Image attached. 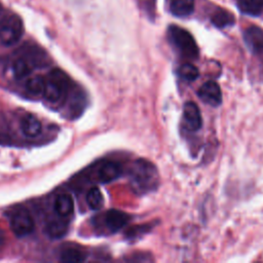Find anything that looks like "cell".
I'll list each match as a JSON object with an SVG mask.
<instances>
[{"mask_svg": "<svg viewBox=\"0 0 263 263\" xmlns=\"http://www.w3.org/2000/svg\"><path fill=\"white\" fill-rule=\"evenodd\" d=\"M129 181L133 190L137 194H146L157 189L159 174L152 162L146 159H138L130 167Z\"/></svg>", "mask_w": 263, "mask_h": 263, "instance_id": "1", "label": "cell"}, {"mask_svg": "<svg viewBox=\"0 0 263 263\" xmlns=\"http://www.w3.org/2000/svg\"><path fill=\"white\" fill-rule=\"evenodd\" d=\"M168 39L182 57L189 60L198 59V46L193 36L187 30L175 25L171 26L168 28Z\"/></svg>", "mask_w": 263, "mask_h": 263, "instance_id": "2", "label": "cell"}, {"mask_svg": "<svg viewBox=\"0 0 263 263\" xmlns=\"http://www.w3.org/2000/svg\"><path fill=\"white\" fill-rule=\"evenodd\" d=\"M69 85V77L62 70L54 69L49 73L46 79L43 96L47 101L51 103L59 102L66 95Z\"/></svg>", "mask_w": 263, "mask_h": 263, "instance_id": "3", "label": "cell"}, {"mask_svg": "<svg viewBox=\"0 0 263 263\" xmlns=\"http://www.w3.org/2000/svg\"><path fill=\"white\" fill-rule=\"evenodd\" d=\"M24 34V25L16 14H8L0 21V44L11 46L15 44Z\"/></svg>", "mask_w": 263, "mask_h": 263, "instance_id": "4", "label": "cell"}, {"mask_svg": "<svg viewBox=\"0 0 263 263\" xmlns=\"http://www.w3.org/2000/svg\"><path fill=\"white\" fill-rule=\"evenodd\" d=\"M10 227L16 236L23 237L34 230V221L28 211L20 210L12 216Z\"/></svg>", "mask_w": 263, "mask_h": 263, "instance_id": "5", "label": "cell"}, {"mask_svg": "<svg viewBox=\"0 0 263 263\" xmlns=\"http://www.w3.org/2000/svg\"><path fill=\"white\" fill-rule=\"evenodd\" d=\"M197 96L203 103L212 107H218L222 103L221 87L214 80H209L204 82L199 87L197 91Z\"/></svg>", "mask_w": 263, "mask_h": 263, "instance_id": "6", "label": "cell"}, {"mask_svg": "<svg viewBox=\"0 0 263 263\" xmlns=\"http://www.w3.org/2000/svg\"><path fill=\"white\" fill-rule=\"evenodd\" d=\"M183 117L187 129L197 132L202 125V117L198 106L194 102H187L183 108Z\"/></svg>", "mask_w": 263, "mask_h": 263, "instance_id": "7", "label": "cell"}, {"mask_svg": "<svg viewBox=\"0 0 263 263\" xmlns=\"http://www.w3.org/2000/svg\"><path fill=\"white\" fill-rule=\"evenodd\" d=\"M243 41L253 53L263 51V30L258 26H251L243 32Z\"/></svg>", "mask_w": 263, "mask_h": 263, "instance_id": "8", "label": "cell"}, {"mask_svg": "<svg viewBox=\"0 0 263 263\" xmlns=\"http://www.w3.org/2000/svg\"><path fill=\"white\" fill-rule=\"evenodd\" d=\"M129 220V216L119 210H110L105 215V224L111 232H116L123 228Z\"/></svg>", "mask_w": 263, "mask_h": 263, "instance_id": "9", "label": "cell"}, {"mask_svg": "<svg viewBox=\"0 0 263 263\" xmlns=\"http://www.w3.org/2000/svg\"><path fill=\"white\" fill-rule=\"evenodd\" d=\"M121 175V167L113 161H105L98 171V178L102 183H109Z\"/></svg>", "mask_w": 263, "mask_h": 263, "instance_id": "10", "label": "cell"}, {"mask_svg": "<svg viewBox=\"0 0 263 263\" xmlns=\"http://www.w3.org/2000/svg\"><path fill=\"white\" fill-rule=\"evenodd\" d=\"M23 134L29 138L37 137L42 130V124L39 119L33 115H26L21 122Z\"/></svg>", "mask_w": 263, "mask_h": 263, "instance_id": "11", "label": "cell"}, {"mask_svg": "<svg viewBox=\"0 0 263 263\" xmlns=\"http://www.w3.org/2000/svg\"><path fill=\"white\" fill-rule=\"evenodd\" d=\"M73 210H74V202L71 195L67 193H63L55 198L54 211L60 217L62 218L69 217L73 213Z\"/></svg>", "mask_w": 263, "mask_h": 263, "instance_id": "12", "label": "cell"}, {"mask_svg": "<svg viewBox=\"0 0 263 263\" xmlns=\"http://www.w3.org/2000/svg\"><path fill=\"white\" fill-rule=\"evenodd\" d=\"M194 6V0H171L170 11L175 16L184 17L193 12Z\"/></svg>", "mask_w": 263, "mask_h": 263, "instance_id": "13", "label": "cell"}, {"mask_svg": "<svg viewBox=\"0 0 263 263\" xmlns=\"http://www.w3.org/2000/svg\"><path fill=\"white\" fill-rule=\"evenodd\" d=\"M68 232V223L63 219H55L46 226V233L49 237L58 239Z\"/></svg>", "mask_w": 263, "mask_h": 263, "instance_id": "14", "label": "cell"}, {"mask_svg": "<svg viewBox=\"0 0 263 263\" xmlns=\"http://www.w3.org/2000/svg\"><path fill=\"white\" fill-rule=\"evenodd\" d=\"M239 10L248 15H259L263 10V0H238Z\"/></svg>", "mask_w": 263, "mask_h": 263, "instance_id": "15", "label": "cell"}, {"mask_svg": "<svg viewBox=\"0 0 263 263\" xmlns=\"http://www.w3.org/2000/svg\"><path fill=\"white\" fill-rule=\"evenodd\" d=\"M211 21L217 28H225L234 24V16L225 9H219L212 15Z\"/></svg>", "mask_w": 263, "mask_h": 263, "instance_id": "16", "label": "cell"}, {"mask_svg": "<svg viewBox=\"0 0 263 263\" xmlns=\"http://www.w3.org/2000/svg\"><path fill=\"white\" fill-rule=\"evenodd\" d=\"M33 69V65L27 58H18L14 61L12 70L15 78L23 79L24 77L28 76Z\"/></svg>", "mask_w": 263, "mask_h": 263, "instance_id": "17", "label": "cell"}, {"mask_svg": "<svg viewBox=\"0 0 263 263\" xmlns=\"http://www.w3.org/2000/svg\"><path fill=\"white\" fill-rule=\"evenodd\" d=\"M45 85H46V79H44L42 76H39V75L29 78L26 82L27 90L34 96L43 95Z\"/></svg>", "mask_w": 263, "mask_h": 263, "instance_id": "18", "label": "cell"}, {"mask_svg": "<svg viewBox=\"0 0 263 263\" xmlns=\"http://www.w3.org/2000/svg\"><path fill=\"white\" fill-rule=\"evenodd\" d=\"M86 202L91 210H100L104 203V197L99 188L92 187L86 194Z\"/></svg>", "mask_w": 263, "mask_h": 263, "instance_id": "19", "label": "cell"}, {"mask_svg": "<svg viewBox=\"0 0 263 263\" xmlns=\"http://www.w3.org/2000/svg\"><path fill=\"white\" fill-rule=\"evenodd\" d=\"M61 260L65 263H79L85 260V255L78 249H66L61 254Z\"/></svg>", "mask_w": 263, "mask_h": 263, "instance_id": "20", "label": "cell"}, {"mask_svg": "<svg viewBox=\"0 0 263 263\" xmlns=\"http://www.w3.org/2000/svg\"><path fill=\"white\" fill-rule=\"evenodd\" d=\"M178 74L183 80L191 82V81H194L198 77L199 71L194 65H192L190 63H185V64L181 65L180 68L178 69Z\"/></svg>", "mask_w": 263, "mask_h": 263, "instance_id": "21", "label": "cell"}, {"mask_svg": "<svg viewBox=\"0 0 263 263\" xmlns=\"http://www.w3.org/2000/svg\"><path fill=\"white\" fill-rule=\"evenodd\" d=\"M4 240H5V235H4L3 230L0 228V249L3 247V245H4Z\"/></svg>", "mask_w": 263, "mask_h": 263, "instance_id": "22", "label": "cell"}, {"mask_svg": "<svg viewBox=\"0 0 263 263\" xmlns=\"http://www.w3.org/2000/svg\"><path fill=\"white\" fill-rule=\"evenodd\" d=\"M142 4H145L148 8H150V6L154 3V0H139Z\"/></svg>", "mask_w": 263, "mask_h": 263, "instance_id": "23", "label": "cell"}]
</instances>
